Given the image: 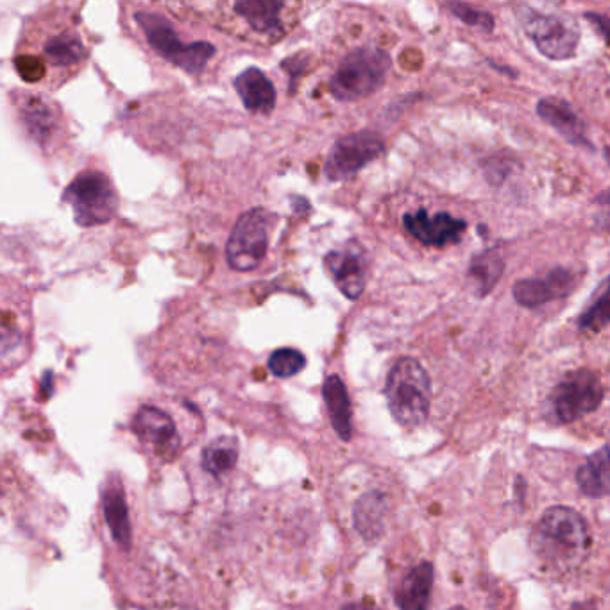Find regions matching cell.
Segmentation results:
<instances>
[{
    "instance_id": "6da1fadb",
    "label": "cell",
    "mask_w": 610,
    "mask_h": 610,
    "mask_svg": "<svg viewBox=\"0 0 610 610\" xmlns=\"http://www.w3.org/2000/svg\"><path fill=\"white\" fill-rule=\"evenodd\" d=\"M86 60L88 49L72 17L56 13L34 18L29 24L15 65L27 83L52 77L60 85L85 67Z\"/></svg>"
},
{
    "instance_id": "7a4b0ae2",
    "label": "cell",
    "mask_w": 610,
    "mask_h": 610,
    "mask_svg": "<svg viewBox=\"0 0 610 610\" xmlns=\"http://www.w3.org/2000/svg\"><path fill=\"white\" fill-rule=\"evenodd\" d=\"M287 2L269 0H244L224 2L219 6L221 26L251 42L274 45L289 33L294 24V9ZM228 29V31H229Z\"/></svg>"
},
{
    "instance_id": "3957f363",
    "label": "cell",
    "mask_w": 610,
    "mask_h": 610,
    "mask_svg": "<svg viewBox=\"0 0 610 610\" xmlns=\"http://www.w3.org/2000/svg\"><path fill=\"white\" fill-rule=\"evenodd\" d=\"M535 551L550 564H575L591 544L584 517L569 507L546 510L534 530Z\"/></svg>"
},
{
    "instance_id": "277c9868",
    "label": "cell",
    "mask_w": 610,
    "mask_h": 610,
    "mask_svg": "<svg viewBox=\"0 0 610 610\" xmlns=\"http://www.w3.org/2000/svg\"><path fill=\"white\" fill-rule=\"evenodd\" d=\"M385 396L390 414L405 428H416L428 419L432 405V382L416 358L403 356L392 365Z\"/></svg>"
},
{
    "instance_id": "5b68a950",
    "label": "cell",
    "mask_w": 610,
    "mask_h": 610,
    "mask_svg": "<svg viewBox=\"0 0 610 610\" xmlns=\"http://www.w3.org/2000/svg\"><path fill=\"white\" fill-rule=\"evenodd\" d=\"M392 61L383 49L360 47L346 54L330 79V92L339 101H358L378 92L389 76Z\"/></svg>"
},
{
    "instance_id": "8992f818",
    "label": "cell",
    "mask_w": 610,
    "mask_h": 610,
    "mask_svg": "<svg viewBox=\"0 0 610 610\" xmlns=\"http://www.w3.org/2000/svg\"><path fill=\"white\" fill-rule=\"evenodd\" d=\"M135 20L154 51L158 52L163 60L174 63L188 74H201L215 54L212 43L183 42L176 27L161 13L138 11Z\"/></svg>"
},
{
    "instance_id": "52a82bcc",
    "label": "cell",
    "mask_w": 610,
    "mask_h": 610,
    "mask_svg": "<svg viewBox=\"0 0 610 610\" xmlns=\"http://www.w3.org/2000/svg\"><path fill=\"white\" fill-rule=\"evenodd\" d=\"M517 20L535 47L550 60H569L577 52L580 29L569 13L519 6Z\"/></svg>"
},
{
    "instance_id": "ba28073f",
    "label": "cell",
    "mask_w": 610,
    "mask_h": 610,
    "mask_svg": "<svg viewBox=\"0 0 610 610\" xmlns=\"http://www.w3.org/2000/svg\"><path fill=\"white\" fill-rule=\"evenodd\" d=\"M63 201L72 206L74 219L83 228L110 222L119 212V195L110 178L99 170H85L70 181Z\"/></svg>"
},
{
    "instance_id": "9c48e42d",
    "label": "cell",
    "mask_w": 610,
    "mask_h": 610,
    "mask_svg": "<svg viewBox=\"0 0 610 610\" xmlns=\"http://www.w3.org/2000/svg\"><path fill=\"white\" fill-rule=\"evenodd\" d=\"M603 398L605 387L600 374L591 369L571 371L551 390V421L559 424L578 423L602 407Z\"/></svg>"
},
{
    "instance_id": "30bf717a",
    "label": "cell",
    "mask_w": 610,
    "mask_h": 610,
    "mask_svg": "<svg viewBox=\"0 0 610 610\" xmlns=\"http://www.w3.org/2000/svg\"><path fill=\"white\" fill-rule=\"evenodd\" d=\"M272 213L253 208L238 217L226 244V260L235 271H255L271 244Z\"/></svg>"
},
{
    "instance_id": "8fae6325",
    "label": "cell",
    "mask_w": 610,
    "mask_h": 610,
    "mask_svg": "<svg viewBox=\"0 0 610 610\" xmlns=\"http://www.w3.org/2000/svg\"><path fill=\"white\" fill-rule=\"evenodd\" d=\"M383 151L385 142L382 136L373 131L351 133L340 138L339 142L331 147L324 172L331 181L351 178L356 172L364 169L365 165L382 156Z\"/></svg>"
},
{
    "instance_id": "7c38bea8",
    "label": "cell",
    "mask_w": 610,
    "mask_h": 610,
    "mask_svg": "<svg viewBox=\"0 0 610 610\" xmlns=\"http://www.w3.org/2000/svg\"><path fill=\"white\" fill-rule=\"evenodd\" d=\"M403 226L410 237L424 246L444 247L457 244L466 233L467 224L451 213H430L416 210L403 217Z\"/></svg>"
},
{
    "instance_id": "4fadbf2b",
    "label": "cell",
    "mask_w": 610,
    "mask_h": 610,
    "mask_svg": "<svg viewBox=\"0 0 610 610\" xmlns=\"http://www.w3.org/2000/svg\"><path fill=\"white\" fill-rule=\"evenodd\" d=\"M324 267L344 296L355 301L364 294L367 260L360 246L349 244L344 249L330 251L324 256Z\"/></svg>"
},
{
    "instance_id": "5bb4252c",
    "label": "cell",
    "mask_w": 610,
    "mask_h": 610,
    "mask_svg": "<svg viewBox=\"0 0 610 610\" xmlns=\"http://www.w3.org/2000/svg\"><path fill=\"white\" fill-rule=\"evenodd\" d=\"M577 283V278L568 269H553L546 278H528L517 281L514 285V299L517 305L525 308H537L546 305L553 299L568 296Z\"/></svg>"
},
{
    "instance_id": "9a60e30c",
    "label": "cell",
    "mask_w": 610,
    "mask_h": 610,
    "mask_svg": "<svg viewBox=\"0 0 610 610\" xmlns=\"http://www.w3.org/2000/svg\"><path fill=\"white\" fill-rule=\"evenodd\" d=\"M537 115L546 124H550L562 138H566L569 144L584 147L589 151L593 149L584 120L568 101L559 97H544L537 104Z\"/></svg>"
},
{
    "instance_id": "2e32d148",
    "label": "cell",
    "mask_w": 610,
    "mask_h": 610,
    "mask_svg": "<svg viewBox=\"0 0 610 610\" xmlns=\"http://www.w3.org/2000/svg\"><path fill=\"white\" fill-rule=\"evenodd\" d=\"M18 115L22 120V126L31 136V140L40 145L42 149L51 145L54 138L60 133L61 119L58 110L43 101L42 97H36V95L26 97L24 101L20 102Z\"/></svg>"
},
{
    "instance_id": "e0dca14e",
    "label": "cell",
    "mask_w": 610,
    "mask_h": 610,
    "mask_svg": "<svg viewBox=\"0 0 610 610\" xmlns=\"http://www.w3.org/2000/svg\"><path fill=\"white\" fill-rule=\"evenodd\" d=\"M133 428L138 439L153 446L154 450L165 453L178 448V430L169 414L156 407H142L136 412Z\"/></svg>"
},
{
    "instance_id": "ac0fdd59",
    "label": "cell",
    "mask_w": 610,
    "mask_h": 610,
    "mask_svg": "<svg viewBox=\"0 0 610 610\" xmlns=\"http://www.w3.org/2000/svg\"><path fill=\"white\" fill-rule=\"evenodd\" d=\"M240 101L251 113L267 115L276 106V88L260 68H247L235 79Z\"/></svg>"
},
{
    "instance_id": "d6986e66",
    "label": "cell",
    "mask_w": 610,
    "mask_h": 610,
    "mask_svg": "<svg viewBox=\"0 0 610 610\" xmlns=\"http://www.w3.org/2000/svg\"><path fill=\"white\" fill-rule=\"evenodd\" d=\"M433 566L421 562L408 571L396 591L399 610H426L432 598Z\"/></svg>"
},
{
    "instance_id": "ffe728a7",
    "label": "cell",
    "mask_w": 610,
    "mask_h": 610,
    "mask_svg": "<svg viewBox=\"0 0 610 610\" xmlns=\"http://www.w3.org/2000/svg\"><path fill=\"white\" fill-rule=\"evenodd\" d=\"M578 489L589 498L610 494V448L603 446L585 460L577 473Z\"/></svg>"
},
{
    "instance_id": "44dd1931",
    "label": "cell",
    "mask_w": 610,
    "mask_h": 610,
    "mask_svg": "<svg viewBox=\"0 0 610 610\" xmlns=\"http://www.w3.org/2000/svg\"><path fill=\"white\" fill-rule=\"evenodd\" d=\"M387 514H389L387 496L383 492H367L356 505V530L367 541H376L378 537H382L383 530H385Z\"/></svg>"
},
{
    "instance_id": "7402d4cb",
    "label": "cell",
    "mask_w": 610,
    "mask_h": 610,
    "mask_svg": "<svg viewBox=\"0 0 610 610\" xmlns=\"http://www.w3.org/2000/svg\"><path fill=\"white\" fill-rule=\"evenodd\" d=\"M102 509L111 535L122 548L131 544V525H129L128 503L119 482H110L102 494Z\"/></svg>"
},
{
    "instance_id": "603a6c76",
    "label": "cell",
    "mask_w": 610,
    "mask_h": 610,
    "mask_svg": "<svg viewBox=\"0 0 610 610\" xmlns=\"http://www.w3.org/2000/svg\"><path fill=\"white\" fill-rule=\"evenodd\" d=\"M322 396L328 407L331 424L335 432L339 433L340 439L349 441L351 439V401H349L348 389L337 374L328 376L324 380Z\"/></svg>"
},
{
    "instance_id": "cb8c5ba5",
    "label": "cell",
    "mask_w": 610,
    "mask_h": 610,
    "mask_svg": "<svg viewBox=\"0 0 610 610\" xmlns=\"http://www.w3.org/2000/svg\"><path fill=\"white\" fill-rule=\"evenodd\" d=\"M503 271H505L503 256L498 251L489 249L471 260V265L467 269V281L471 289L475 290L476 296L485 297L496 287Z\"/></svg>"
},
{
    "instance_id": "d4e9b609",
    "label": "cell",
    "mask_w": 610,
    "mask_h": 610,
    "mask_svg": "<svg viewBox=\"0 0 610 610\" xmlns=\"http://www.w3.org/2000/svg\"><path fill=\"white\" fill-rule=\"evenodd\" d=\"M238 446L235 439L221 437L212 442L203 455V466L208 473L215 476L226 475L237 466Z\"/></svg>"
},
{
    "instance_id": "484cf974",
    "label": "cell",
    "mask_w": 610,
    "mask_h": 610,
    "mask_svg": "<svg viewBox=\"0 0 610 610\" xmlns=\"http://www.w3.org/2000/svg\"><path fill=\"white\" fill-rule=\"evenodd\" d=\"M610 324V278L603 281L598 294L594 296L593 303L585 308L578 326L582 330L602 331L605 326Z\"/></svg>"
},
{
    "instance_id": "4316f807",
    "label": "cell",
    "mask_w": 610,
    "mask_h": 610,
    "mask_svg": "<svg viewBox=\"0 0 610 610\" xmlns=\"http://www.w3.org/2000/svg\"><path fill=\"white\" fill-rule=\"evenodd\" d=\"M306 358L301 351L292 348L276 349L269 356V369L278 378H292L305 369Z\"/></svg>"
},
{
    "instance_id": "83f0119b",
    "label": "cell",
    "mask_w": 610,
    "mask_h": 610,
    "mask_svg": "<svg viewBox=\"0 0 610 610\" xmlns=\"http://www.w3.org/2000/svg\"><path fill=\"white\" fill-rule=\"evenodd\" d=\"M450 9L451 13L466 26L476 27L485 33H491L494 29V18L487 11L473 8L469 4H460V2H451Z\"/></svg>"
},
{
    "instance_id": "f1b7e54d",
    "label": "cell",
    "mask_w": 610,
    "mask_h": 610,
    "mask_svg": "<svg viewBox=\"0 0 610 610\" xmlns=\"http://www.w3.org/2000/svg\"><path fill=\"white\" fill-rule=\"evenodd\" d=\"M594 203L598 206V215H596V221L602 226V228L609 229L610 231V190L603 192L602 195H598L594 199Z\"/></svg>"
},
{
    "instance_id": "f546056e",
    "label": "cell",
    "mask_w": 610,
    "mask_h": 610,
    "mask_svg": "<svg viewBox=\"0 0 610 610\" xmlns=\"http://www.w3.org/2000/svg\"><path fill=\"white\" fill-rule=\"evenodd\" d=\"M585 18L596 27V31L602 34L603 40L610 43V18L600 13H585Z\"/></svg>"
},
{
    "instance_id": "4dcf8cb0",
    "label": "cell",
    "mask_w": 610,
    "mask_h": 610,
    "mask_svg": "<svg viewBox=\"0 0 610 610\" xmlns=\"http://www.w3.org/2000/svg\"><path fill=\"white\" fill-rule=\"evenodd\" d=\"M342 610H378L373 605H367V603H351L348 607H344Z\"/></svg>"
},
{
    "instance_id": "1f68e13d",
    "label": "cell",
    "mask_w": 610,
    "mask_h": 610,
    "mask_svg": "<svg viewBox=\"0 0 610 610\" xmlns=\"http://www.w3.org/2000/svg\"><path fill=\"white\" fill-rule=\"evenodd\" d=\"M571 610H593L591 605H585V603H580V605H575Z\"/></svg>"
},
{
    "instance_id": "d6a6232c",
    "label": "cell",
    "mask_w": 610,
    "mask_h": 610,
    "mask_svg": "<svg viewBox=\"0 0 610 610\" xmlns=\"http://www.w3.org/2000/svg\"><path fill=\"white\" fill-rule=\"evenodd\" d=\"M603 156H605V160L610 163V147H605V149H603Z\"/></svg>"
},
{
    "instance_id": "836d02e7",
    "label": "cell",
    "mask_w": 610,
    "mask_h": 610,
    "mask_svg": "<svg viewBox=\"0 0 610 610\" xmlns=\"http://www.w3.org/2000/svg\"><path fill=\"white\" fill-rule=\"evenodd\" d=\"M450 610H467V609H464V607H455V609H450Z\"/></svg>"
}]
</instances>
